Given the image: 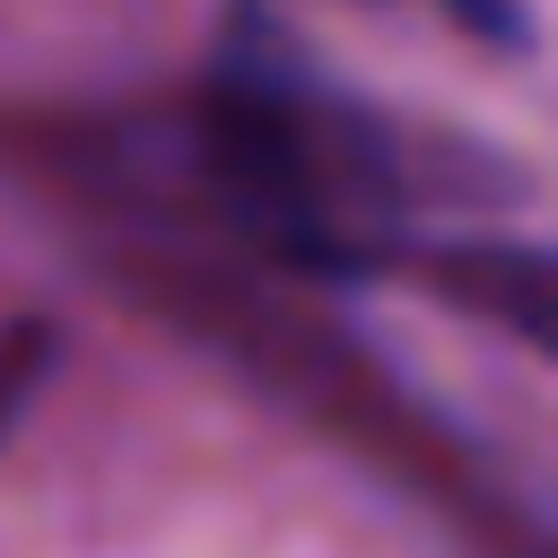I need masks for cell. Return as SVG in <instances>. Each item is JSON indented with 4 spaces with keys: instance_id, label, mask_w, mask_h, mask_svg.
<instances>
[{
    "instance_id": "1",
    "label": "cell",
    "mask_w": 558,
    "mask_h": 558,
    "mask_svg": "<svg viewBox=\"0 0 558 558\" xmlns=\"http://www.w3.org/2000/svg\"><path fill=\"white\" fill-rule=\"evenodd\" d=\"M131 157L166 174H113L140 235L227 253L288 288L418 279L453 209L497 192V157L401 122L253 0L227 9L192 96L166 131H140Z\"/></svg>"
},
{
    "instance_id": "2",
    "label": "cell",
    "mask_w": 558,
    "mask_h": 558,
    "mask_svg": "<svg viewBox=\"0 0 558 558\" xmlns=\"http://www.w3.org/2000/svg\"><path fill=\"white\" fill-rule=\"evenodd\" d=\"M52 366H61V323H52V314L0 323V445H9V436L26 427V410L44 401Z\"/></svg>"
},
{
    "instance_id": "3",
    "label": "cell",
    "mask_w": 558,
    "mask_h": 558,
    "mask_svg": "<svg viewBox=\"0 0 558 558\" xmlns=\"http://www.w3.org/2000/svg\"><path fill=\"white\" fill-rule=\"evenodd\" d=\"M453 26H471L480 44H497V52H532V17H523V0H436Z\"/></svg>"
}]
</instances>
